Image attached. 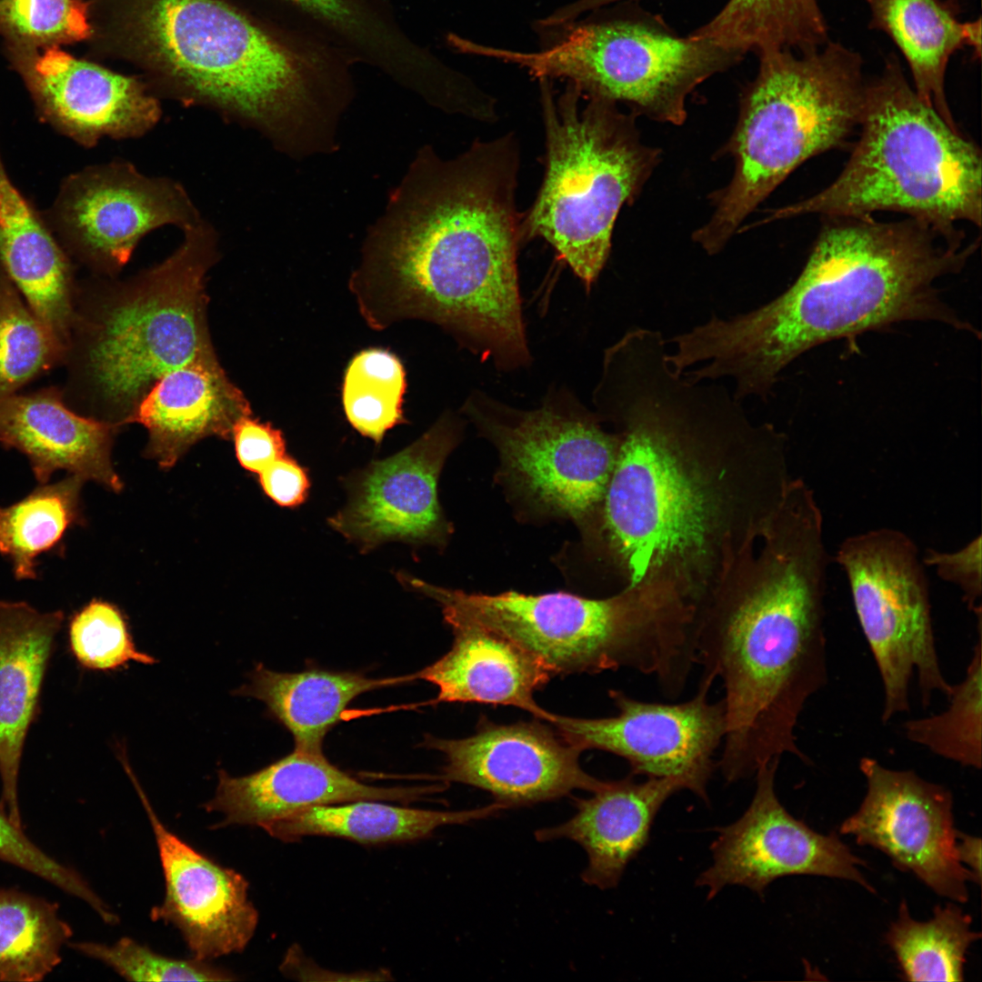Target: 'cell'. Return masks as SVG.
<instances>
[{
    "label": "cell",
    "mask_w": 982,
    "mask_h": 982,
    "mask_svg": "<svg viewBox=\"0 0 982 982\" xmlns=\"http://www.w3.org/2000/svg\"><path fill=\"white\" fill-rule=\"evenodd\" d=\"M518 168L509 133L449 160L420 150L349 280L369 325L424 320L470 349L498 347L522 332Z\"/></svg>",
    "instance_id": "1"
},
{
    "label": "cell",
    "mask_w": 982,
    "mask_h": 982,
    "mask_svg": "<svg viewBox=\"0 0 982 982\" xmlns=\"http://www.w3.org/2000/svg\"><path fill=\"white\" fill-rule=\"evenodd\" d=\"M805 266L777 297L728 318L712 314L683 332L679 349L697 380L734 382V397L767 400L781 372L835 339L904 321H937L975 332L935 284L958 272L979 241L954 246L913 218L827 217Z\"/></svg>",
    "instance_id": "2"
},
{
    "label": "cell",
    "mask_w": 982,
    "mask_h": 982,
    "mask_svg": "<svg viewBox=\"0 0 982 982\" xmlns=\"http://www.w3.org/2000/svg\"><path fill=\"white\" fill-rule=\"evenodd\" d=\"M823 515L808 504L783 517L765 577L695 616L696 664L719 679L726 733L716 766L726 781L784 755L809 764L796 727L827 683Z\"/></svg>",
    "instance_id": "3"
},
{
    "label": "cell",
    "mask_w": 982,
    "mask_h": 982,
    "mask_svg": "<svg viewBox=\"0 0 982 982\" xmlns=\"http://www.w3.org/2000/svg\"><path fill=\"white\" fill-rule=\"evenodd\" d=\"M141 42L184 96L289 155L326 151L341 110L313 63L220 0H144Z\"/></svg>",
    "instance_id": "4"
},
{
    "label": "cell",
    "mask_w": 982,
    "mask_h": 982,
    "mask_svg": "<svg viewBox=\"0 0 982 982\" xmlns=\"http://www.w3.org/2000/svg\"><path fill=\"white\" fill-rule=\"evenodd\" d=\"M183 232L172 255L109 294L75 296L65 401L80 397L124 424L162 376L215 354L205 276L218 260V233L205 219Z\"/></svg>",
    "instance_id": "5"
},
{
    "label": "cell",
    "mask_w": 982,
    "mask_h": 982,
    "mask_svg": "<svg viewBox=\"0 0 982 982\" xmlns=\"http://www.w3.org/2000/svg\"><path fill=\"white\" fill-rule=\"evenodd\" d=\"M861 135L839 175L816 195L773 212L768 220L818 214H907L961 245V221L982 220L979 148L919 98L894 55L867 83Z\"/></svg>",
    "instance_id": "6"
},
{
    "label": "cell",
    "mask_w": 982,
    "mask_h": 982,
    "mask_svg": "<svg viewBox=\"0 0 982 982\" xmlns=\"http://www.w3.org/2000/svg\"><path fill=\"white\" fill-rule=\"evenodd\" d=\"M724 152L735 160L729 184L710 198L714 212L693 234L707 254L722 251L744 219L798 165L841 145L862 119L867 83L860 55L827 41L807 51L758 54Z\"/></svg>",
    "instance_id": "7"
},
{
    "label": "cell",
    "mask_w": 982,
    "mask_h": 982,
    "mask_svg": "<svg viewBox=\"0 0 982 982\" xmlns=\"http://www.w3.org/2000/svg\"><path fill=\"white\" fill-rule=\"evenodd\" d=\"M406 583L442 608L511 640L554 676L627 667L655 676L661 691L675 697L696 665L692 626L678 606L665 599L466 593L412 576Z\"/></svg>",
    "instance_id": "8"
},
{
    "label": "cell",
    "mask_w": 982,
    "mask_h": 982,
    "mask_svg": "<svg viewBox=\"0 0 982 982\" xmlns=\"http://www.w3.org/2000/svg\"><path fill=\"white\" fill-rule=\"evenodd\" d=\"M539 80L546 172L522 235L547 241L588 290L609 256L620 209L638 196L661 153L642 142L636 115L616 103L586 95L582 105L570 82L555 100L547 79Z\"/></svg>",
    "instance_id": "9"
},
{
    "label": "cell",
    "mask_w": 982,
    "mask_h": 982,
    "mask_svg": "<svg viewBox=\"0 0 982 982\" xmlns=\"http://www.w3.org/2000/svg\"><path fill=\"white\" fill-rule=\"evenodd\" d=\"M547 29L556 35L539 51L482 45L479 54L539 79L566 78L586 95L622 102L636 115L676 125L686 118L688 95L743 55L708 38L676 36L640 20L573 21Z\"/></svg>",
    "instance_id": "10"
},
{
    "label": "cell",
    "mask_w": 982,
    "mask_h": 982,
    "mask_svg": "<svg viewBox=\"0 0 982 982\" xmlns=\"http://www.w3.org/2000/svg\"><path fill=\"white\" fill-rule=\"evenodd\" d=\"M836 560L848 580L855 610L884 689L881 721L910 709L917 676L922 706L948 696L937 651L925 565L904 532L882 527L847 537Z\"/></svg>",
    "instance_id": "11"
},
{
    "label": "cell",
    "mask_w": 982,
    "mask_h": 982,
    "mask_svg": "<svg viewBox=\"0 0 982 982\" xmlns=\"http://www.w3.org/2000/svg\"><path fill=\"white\" fill-rule=\"evenodd\" d=\"M576 407L549 399L537 409L519 410L473 393L462 410L496 446L509 477L526 495L580 521L603 500L619 436Z\"/></svg>",
    "instance_id": "12"
},
{
    "label": "cell",
    "mask_w": 982,
    "mask_h": 982,
    "mask_svg": "<svg viewBox=\"0 0 982 982\" xmlns=\"http://www.w3.org/2000/svg\"><path fill=\"white\" fill-rule=\"evenodd\" d=\"M716 681L703 673L696 694L674 703L645 702L620 690L609 695L618 714L603 718L555 715L557 734L578 750L598 749L629 764L630 775L677 778L704 802L716 764L714 756L726 733L723 699L711 701Z\"/></svg>",
    "instance_id": "13"
},
{
    "label": "cell",
    "mask_w": 982,
    "mask_h": 982,
    "mask_svg": "<svg viewBox=\"0 0 982 982\" xmlns=\"http://www.w3.org/2000/svg\"><path fill=\"white\" fill-rule=\"evenodd\" d=\"M55 217L69 250L106 274L119 271L150 232L165 225L184 231L203 220L180 182L146 175L125 160L71 175L59 194Z\"/></svg>",
    "instance_id": "14"
},
{
    "label": "cell",
    "mask_w": 982,
    "mask_h": 982,
    "mask_svg": "<svg viewBox=\"0 0 982 982\" xmlns=\"http://www.w3.org/2000/svg\"><path fill=\"white\" fill-rule=\"evenodd\" d=\"M859 768L867 793L839 832L882 851L896 867L911 872L937 895L965 903L967 883L972 880L956 855L951 792L912 770L891 769L872 757L861 758Z\"/></svg>",
    "instance_id": "15"
},
{
    "label": "cell",
    "mask_w": 982,
    "mask_h": 982,
    "mask_svg": "<svg viewBox=\"0 0 982 982\" xmlns=\"http://www.w3.org/2000/svg\"><path fill=\"white\" fill-rule=\"evenodd\" d=\"M779 759L757 770L756 790L745 813L718 829L711 845L712 863L696 879L714 898L727 886H741L765 896L776 879L813 875L854 881L874 888L861 874L865 862L835 833H817L792 817L779 801L775 777Z\"/></svg>",
    "instance_id": "16"
},
{
    "label": "cell",
    "mask_w": 982,
    "mask_h": 982,
    "mask_svg": "<svg viewBox=\"0 0 982 982\" xmlns=\"http://www.w3.org/2000/svg\"><path fill=\"white\" fill-rule=\"evenodd\" d=\"M461 431V418L446 412L405 449L352 476L347 503L328 519L329 526L364 553L389 541L442 542L447 524L437 481Z\"/></svg>",
    "instance_id": "17"
},
{
    "label": "cell",
    "mask_w": 982,
    "mask_h": 982,
    "mask_svg": "<svg viewBox=\"0 0 982 982\" xmlns=\"http://www.w3.org/2000/svg\"><path fill=\"white\" fill-rule=\"evenodd\" d=\"M6 52L43 116L84 146H95L104 137H142L161 119L159 101L132 77L75 58L59 46L6 43Z\"/></svg>",
    "instance_id": "18"
},
{
    "label": "cell",
    "mask_w": 982,
    "mask_h": 982,
    "mask_svg": "<svg viewBox=\"0 0 982 982\" xmlns=\"http://www.w3.org/2000/svg\"><path fill=\"white\" fill-rule=\"evenodd\" d=\"M424 744L445 755V779L483 789L505 808L555 800L576 789L593 793L607 783L581 768L580 750L537 722L486 723L468 737L427 736Z\"/></svg>",
    "instance_id": "19"
},
{
    "label": "cell",
    "mask_w": 982,
    "mask_h": 982,
    "mask_svg": "<svg viewBox=\"0 0 982 982\" xmlns=\"http://www.w3.org/2000/svg\"><path fill=\"white\" fill-rule=\"evenodd\" d=\"M125 767L152 826L165 879V898L152 908L151 918L174 925L197 959L242 952L258 923V912L248 898V882L172 833Z\"/></svg>",
    "instance_id": "20"
},
{
    "label": "cell",
    "mask_w": 982,
    "mask_h": 982,
    "mask_svg": "<svg viewBox=\"0 0 982 982\" xmlns=\"http://www.w3.org/2000/svg\"><path fill=\"white\" fill-rule=\"evenodd\" d=\"M437 786L380 787L362 783L334 766L324 754L296 749L266 767L244 777L218 772L214 797L205 804L229 825L264 828L299 809L356 800L418 801Z\"/></svg>",
    "instance_id": "21"
},
{
    "label": "cell",
    "mask_w": 982,
    "mask_h": 982,
    "mask_svg": "<svg viewBox=\"0 0 982 982\" xmlns=\"http://www.w3.org/2000/svg\"><path fill=\"white\" fill-rule=\"evenodd\" d=\"M115 428L74 411L56 386L0 400V444L24 454L40 484L65 470L119 491L110 456Z\"/></svg>",
    "instance_id": "22"
},
{
    "label": "cell",
    "mask_w": 982,
    "mask_h": 982,
    "mask_svg": "<svg viewBox=\"0 0 982 982\" xmlns=\"http://www.w3.org/2000/svg\"><path fill=\"white\" fill-rule=\"evenodd\" d=\"M632 775L607 781L588 798L576 799V814L557 826L537 829L539 842L566 838L585 850L584 883L606 890L617 887L629 864L648 842L654 820L674 794L686 790L677 778H647Z\"/></svg>",
    "instance_id": "23"
},
{
    "label": "cell",
    "mask_w": 982,
    "mask_h": 982,
    "mask_svg": "<svg viewBox=\"0 0 982 982\" xmlns=\"http://www.w3.org/2000/svg\"><path fill=\"white\" fill-rule=\"evenodd\" d=\"M250 414L249 402L213 354L162 376L125 423L143 425L149 436L146 453L170 467L199 440L232 436L235 423Z\"/></svg>",
    "instance_id": "24"
},
{
    "label": "cell",
    "mask_w": 982,
    "mask_h": 982,
    "mask_svg": "<svg viewBox=\"0 0 982 982\" xmlns=\"http://www.w3.org/2000/svg\"><path fill=\"white\" fill-rule=\"evenodd\" d=\"M442 610L454 633L452 647L414 674L437 686L436 702L513 706L550 723L556 714L541 708L534 694L554 675L502 635L453 610Z\"/></svg>",
    "instance_id": "25"
},
{
    "label": "cell",
    "mask_w": 982,
    "mask_h": 982,
    "mask_svg": "<svg viewBox=\"0 0 982 982\" xmlns=\"http://www.w3.org/2000/svg\"><path fill=\"white\" fill-rule=\"evenodd\" d=\"M62 611L40 612L25 602L0 601V779L4 809L22 827L18 774L38 706Z\"/></svg>",
    "instance_id": "26"
},
{
    "label": "cell",
    "mask_w": 982,
    "mask_h": 982,
    "mask_svg": "<svg viewBox=\"0 0 982 982\" xmlns=\"http://www.w3.org/2000/svg\"><path fill=\"white\" fill-rule=\"evenodd\" d=\"M0 267L66 349L76 288L70 262L9 179L0 159Z\"/></svg>",
    "instance_id": "27"
},
{
    "label": "cell",
    "mask_w": 982,
    "mask_h": 982,
    "mask_svg": "<svg viewBox=\"0 0 982 982\" xmlns=\"http://www.w3.org/2000/svg\"><path fill=\"white\" fill-rule=\"evenodd\" d=\"M871 26L887 34L904 56L921 100L957 126L945 91L950 57L969 47L981 56V21L961 22L953 0H867Z\"/></svg>",
    "instance_id": "28"
},
{
    "label": "cell",
    "mask_w": 982,
    "mask_h": 982,
    "mask_svg": "<svg viewBox=\"0 0 982 982\" xmlns=\"http://www.w3.org/2000/svg\"><path fill=\"white\" fill-rule=\"evenodd\" d=\"M416 679L415 676L371 678L356 672L312 668L276 672L258 664L236 694L261 700L293 736L295 749L322 754L326 733L342 720L358 696Z\"/></svg>",
    "instance_id": "29"
},
{
    "label": "cell",
    "mask_w": 982,
    "mask_h": 982,
    "mask_svg": "<svg viewBox=\"0 0 982 982\" xmlns=\"http://www.w3.org/2000/svg\"><path fill=\"white\" fill-rule=\"evenodd\" d=\"M496 802L468 810L438 811L356 800L305 807L272 822L263 829L283 842L304 837L326 836L362 844L414 841L427 837L438 827L462 825L497 814Z\"/></svg>",
    "instance_id": "30"
},
{
    "label": "cell",
    "mask_w": 982,
    "mask_h": 982,
    "mask_svg": "<svg viewBox=\"0 0 982 982\" xmlns=\"http://www.w3.org/2000/svg\"><path fill=\"white\" fill-rule=\"evenodd\" d=\"M693 34L741 55L785 49L807 52L828 41L817 0H729Z\"/></svg>",
    "instance_id": "31"
},
{
    "label": "cell",
    "mask_w": 982,
    "mask_h": 982,
    "mask_svg": "<svg viewBox=\"0 0 982 982\" xmlns=\"http://www.w3.org/2000/svg\"><path fill=\"white\" fill-rule=\"evenodd\" d=\"M971 917L956 904L934 909L924 922L915 920L906 901L886 934L905 979L959 982L969 947L981 937L971 928Z\"/></svg>",
    "instance_id": "32"
},
{
    "label": "cell",
    "mask_w": 982,
    "mask_h": 982,
    "mask_svg": "<svg viewBox=\"0 0 982 982\" xmlns=\"http://www.w3.org/2000/svg\"><path fill=\"white\" fill-rule=\"evenodd\" d=\"M72 929L58 906L15 889H0V981L37 982L61 962Z\"/></svg>",
    "instance_id": "33"
},
{
    "label": "cell",
    "mask_w": 982,
    "mask_h": 982,
    "mask_svg": "<svg viewBox=\"0 0 982 982\" xmlns=\"http://www.w3.org/2000/svg\"><path fill=\"white\" fill-rule=\"evenodd\" d=\"M83 482L71 475L42 484L22 500L0 507V554L11 561L16 579H35L37 556L57 545L78 522Z\"/></svg>",
    "instance_id": "34"
},
{
    "label": "cell",
    "mask_w": 982,
    "mask_h": 982,
    "mask_svg": "<svg viewBox=\"0 0 982 982\" xmlns=\"http://www.w3.org/2000/svg\"><path fill=\"white\" fill-rule=\"evenodd\" d=\"M966 675L952 685L947 708L936 715L903 724L906 738L933 754L976 769L982 764V626Z\"/></svg>",
    "instance_id": "35"
},
{
    "label": "cell",
    "mask_w": 982,
    "mask_h": 982,
    "mask_svg": "<svg viewBox=\"0 0 982 982\" xmlns=\"http://www.w3.org/2000/svg\"><path fill=\"white\" fill-rule=\"evenodd\" d=\"M406 389V371L395 354L383 348L360 351L344 375L342 402L348 422L380 443L387 430L405 421Z\"/></svg>",
    "instance_id": "36"
},
{
    "label": "cell",
    "mask_w": 982,
    "mask_h": 982,
    "mask_svg": "<svg viewBox=\"0 0 982 982\" xmlns=\"http://www.w3.org/2000/svg\"><path fill=\"white\" fill-rule=\"evenodd\" d=\"M66 348L0 267V400L65 362Z\"/></svg>",
    "instance_id": "37"
},
{
    "label": "cell",
    "mask_w": 982,
    "mask_h": 982,
    "mask_svg": "<svg viewBox=\"0 0 982 982\" xmlns=\"http://www.w3.org/2000/svg\"><path fill=\"white\" fill-rule=\"evenodd\" d=\"M68 638L74 657L89 670H115L131 661L145 665L156 662L136 649L121 612L104 601L93 600L75 614Z\"/></svg>",
    "instance_id": "38"
},
{
    "label": "cell",
    "mask_w": 982,
    "mask_h": 982,
    "mask_svg": "<svg viewBox=\"0 0 982 982\" xmlns=\"http://www.w3.org/2000/svg\"><path fill=\"white\" fill-rule=\"evenodd\" d=\"M0 34L6 43L43 48L85 39L91 27L79 0H0Z\"/></svg>",
    "instance_id": "39"
},
{
    "label": "cell",
    "mask_w": 982,
    "mask_h": 982,
    "mask_svg": "<svg viewBox=\"0 0 982 982\" xmlns=\"http://www.w3.org/2000/svg\"><path fill=\"white\" fill-rule=\"evenodd\" d=\"M76 951L106 964L132 981H232L235 976L206 960L177 959L154 952L123 937L111 946L95 942L71 944Z\"/></svg>",
    "instance_id": "40"
},
{
    "label": "cell",
    "mask_w": 982,
    "mask_h": 982,
    "mask_svg": "<svg viewBox=\"0 0 982 982\" xmlns=\"http://www.w3.org/2000/svg\"><path fill=\"white\" fill-rule=\"evenodd\" d=\"M0 860L25 869L87 903L101 912L104 901L87 882L69 867L48 856L33 843L0 807Z\"/></svg>",
    "instance_id": "41"
},
{
    "label": "cell",
    "mask_w": 982,
    "mask_h": 982,
    "mask_svg": "<svg viewBox=\"0 0 982 982\" xmlns=\"http://www.w3.org/2000/svg\"><path fill=\"white\" fill-rule=\"evenodd\" d=\"M326 23L349 40L363 46H391L386 26L368 11L361 0H287Z\"/></svg>",
    "instance_id": "42"
},
{
    "label": "cell",
    "mask_w": 982,
    "mask_h": 982,
    "mask_svg": "<svg viewBox=\"0 0 982 982\" xmlns=\"http://www.w3.org/2000/svg\"><path fill=\"white\" fill-rule=\"evenodd\" d=\"M925 566L935 568L943 580L955 584L962 591L963 600L975 615L981 611V536L961 549L940 552L928 549L922 558Z\"/></svg>",
    "instance_id": "43"
},
{
    "label": "cell",
    "mask_w": 982,
    "mask_h": 982,
    "mask_svg": "<svg viewBox=\"0 0 982 982\" xmlns=\"http://www.w3.org/2000/svg\"><path fill=\"white\" fill-rule=\"evenodd\" d=\"M232 436L236 456L243 467L259 474L267 466L286 455V442L280 430L263 423L252 414L241 417L234 426Z\"/></svg>",
    "instance_id": "44"
},
{
    "label": "cell",
    "mask_w": 982,
    "mask_h": 982,
    "mask_svg": "<svg viewBox=\"0 0 982 982\" xmlns=\"http://www.w3.org/2000/svg\"><path fill=\"white\" fill-rule=\"evenodd\" d=\"M258 475L265 493L282 506H296L307 496L310 486L307 474L305 468L286 454Z\"/></svg>",
    "instance_id": "45"
},
{
    "label": "cell",
    "mask_w": 982,
    "mask_h": 982,
    "mask_svg": "<svg viewBox=\"0 0 982 982\" xmlns=\"http://www.w3.org/2000/svg\"><path fill=\"white\" fill-rule=\"evenodd\" d=\"M956 855L958 862L969 872L971 880L981 881V839L957 831Z\"/></svg>",
    "instance_id": "46"
},
{
    "label": "cell",
    "mask_w": 982,
    "mask_h": 982,
    "mask_svg": "<svg viewBox=\"0 0 982 982\" xmlns=\"http://www.w3.org/2000/svg\"><path fill=\"white\" fill-rule=\"evenodd\" d=\"M621 0H579L576 3L556 11L554 15L546 17L542 24L545 26L554 27L574 21L581 13L589 11L602 5Z\"/></svg>",
    "instance_id": "47"
}]
</instances>
